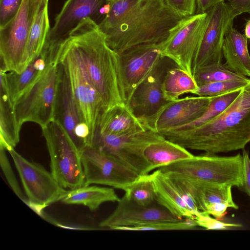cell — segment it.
Instances as JSON below:
<instances>
[{"label": "cell", "instance_id": "obj_1", "mask_svg": "<svg viewBox=\"0 0 250 250\" xmlns=\"http://www.w3.org/2000/svg\"><path fill=\"white\" fill-rule=\"evenodd\" d=\"M75 51L106 111L126 104L120 56L107 44L105 35L89 18L83 20L66 39Z\"/></svg>", "mask_w": 250, "mask_h": 250}, {"label": "cell", "instance_id": "obj_2", "mask_svg": "<svg viewBox=\"0 0 250 250\" xmlns=\"http://www.w3.org/2000/svg\"><path fill=\"white\" fill-rule=\"evenodd\" d=\"M187 149L216 154L243 149L250 142V81L222 112L199 126L159 132Z\"/></svg>", "mask_w": 250, "mask_h": 250}, {"label": "cell", "instance_id": "obj_3", "mask_svg": "<svg viewBox=\"0 0 250 250\" xmlns=\"http://www.w3.org/2000/svg\"><path fill=\"white\" fill-rule=\"evenodd\" d=\"M182 18L164 0H143L123 21L104 34L108 45L120 54L137 45L161 43Z\"/></svg>", "mask_w": 250, "mask_h": 250}, {"label": "cell", "instance_id": "obj_4", "mask_svg": "<svg viewBox=\"0 0 250 250\" xmlns=\"http://www.w3.org/2000/svg\"><path fill=\"white\" fill-rule=\"evenodd\" d=\"M159 169L163 172L201 183L229 185L242 188L244 185L242 155L220 156L206 153L171 163Z\"/></svg>", "mask_w": 250, "mask_h": 250}, {"label": "cell", "instance_id": "obj_5", "mask_svg": "<svg viewBox=\"0 0 250 250\" xmlns=\"http://www.w3.org/2000/svg\"><path fill=\"white\" fill-rule=\"evenodd\" d=\"M60 74L58 54L48 61L42 74L14 104L21 128L28 122L35 123L42 128L55 120Z\"/></svg>", "mask_w": 250, "mask_h": 250}, {"label": "cell", "instance_id": "obj_6", "mask_svg": "<svg viewBox=\"0 0 250 250\" xmlns=\"http://www.w3.org/2000/svg\"><path fill=\"white\" fill-rule=\"evenodd\" d=\"M50 158L53 176L64 188L84 186L81 153L62 125L54 120L42 128Z\"/></svg>", "mask_w": 250, "mask_h": 250}, {"label": "cell", "instance_id": "obj_7", "mask_svg": "<svg viewBox=\"0 0 250 250\" xmlns=\"http://www.w3.org/2000/svg\"><path fill=\"white\" fill-rule=\"evenodd\" d=\"M58 54L59 61L68 78L82 119L89 128L91 146L100 118L104 111L102 100L67 40L60 45Z\"/></svg>", "mask_w": 250, "mask_h": 250}, {"label": "cell", "instance_id": "obj_8", "mask_svg": "<svg viewBox=\"0 0 250 250\" xmlns=\"http://www.w3.org/2000/svg\"><path fill=\"white\" fill-rule=\"evenodd\" d=\"M40 5L35 0H23L17 15L0 27V70L20 73L25 69L27 41Z\"/></svg>", "mask_w": 250, "mask_h": 250}, {"label": "cell", "instance_id": "obj_9", "mask_svg": "<svg viewBox=\"0 0 250 250\" xmlns=\"http://www.w3.org/2000/svg\"><path fill=\"white\" fill-rule=\"evenodd\" d=\"M207 13L182 18L158 44L164 58L192 75L193 62L199 47L207 23Z\"/></svg>", "mask_w": 250, "mask_h": 250}, {"label": "cell", "instance_id": "obj_10", "mask_svg": "<svg viewBox=\"0 0 250 250\" xmlns=\"http://www.w3.org/2000/svg\"><path fill=\"white\" fill-rule=\"evenodd\" d=\"M8 151L20 176L28 206L40 213L44 208L61 201L66 190L51 172L40 164L27 160L14 149Z\"/></svg>", "mask_w": 250, "mask_h": 250}, {"label": "cell", "instance_id": "obj_11", "mask_svg": "<svg viewBox=\"0 0 250 250\" xmlns=\"http://www.w3.org/2000/svg\"><path fill=\"white\" fill-rule=\"evenodd\" d=\"M111 0H67L50 29L42 49L58 50L84 20L89 18L100 24L108 13Z\"/></svg>", "mask_w": 250, "mask_h": 250}, {"label": "cell", "instance_id": "obj_12", "mask_svg": "<svg viewBox=\"0 0 250 250\" xmlns=\"http://www.w3.org/2000/svg\"><path fill=\"white\" fill-rule=\"evenodd\" d=\"M84 185L98 184L125 191L140 176L113 156L93 146L81 152Z\"/></svg>", "mask_w": 250, "mask_h": 250}, {"label": "cell", "instance_id": "obj_13", "mask_svg": "<svg viewBox=\"0 0 250 250\" xmlns=\"http://www.w3.org/2000/svg\"><path fill=\"white\" fill-rule=\"evenodd\" d=\"M152 132L146 129L133 135L119 136L97 131L91 146L113 156L138 175H146L153 170L144 154Z\"/></svg>", "mask_w": 250, "mask_h": 250}, {"label": "cell", "instance_id": "obj_14", "mask_svg": "<svg viewBox=\"0 0 250 250\" xmlns=\"http://www.w3.org/2000/svg\"><path fill=\"white\" fill-rule=\"evenodd\" d=\"M207 13L205 29L192 63V75L202 67L222 62L225 34L233 27L236 17L230 5L225 2Z\"/></svg>", "mask_w": 250, "mask_h": 250}, {"label": "cell", "instance_id": "obj_15", "mask_svg": "<svg viewBox=\"0 0 250 250\" xmlns=\"http://www.w3.org/2000/svg\"><path fill=\"white\" fill-rule=\"evenodd\" d=\"M213 97L188 96L169 101L153 115L139 120L146 129L158 133L175 129L200 117Z\"/></svg>", "mask_w": 250, "mask_h": 250}, {"label": "cell", "instance_id": "obj_16", "mask_svg": "<svg viewBox=\"0 0 250 250\" xmlns=\"http://www.w3.org/2000/svg\"><path fill=\"white\" fill-rule=\"evenodd\" d=\"M119 55L127 104L136 88L158 69L165 58L157 43L137 45Z\"/></svg>", "mask_w": 250, "mask_h": 250}, {"label": "cell", "instance_id": "obj_17", "mask_svg": "<svg viewBox=\"0 0 250 250\" xmlns=\"http://www.w3.org/2000/svg\"><path fill=\"white\" fill-rule=\"evenodd\" d=\"M114 211L99 224L102 228L115 230L121 227H130L160 221L180 219L164 208L137 204L125 195L120 198Z\"/></svg>", "mask_w": 250, "mask_h": 250}, {"label": "cell", "instance_id": "obj_18", "mask_svg": "<svg viewBox=\"0 0 250 250\" xmlns=\"http://www.w3.org/2000/svg\"><path fill=\"white\" fill-rule=\"evenodd\" d=\"M164 75L161 65L139 85L127 102L126 104L139 119L153 115L167 102L162 90Z\"/></svg>", "mask_w": 250, "mask_h": 250}, {"label": "cell", "instance_id": "obj_19", "mask_svg": "<svg viewBox=\"0 0 250 250\" xmlns=\"http://www.w3.org/2000/svg\"><path fill=\"white\" fill-rule=\"evenodd\" d=\"M188 180L191 184L199 211L206 212L219 220L225 216L228 208H238L232 198V186Z\"/></svg>", "mask_w": 250, "mask_h": 250}, {"label": "cell", "instance_id": "obj_20", "mask_svg": "<svg viewBox=\"0 0 250 250\" xmlns=\"http://www.w3.org/2000/svg\"><path fill=\"white\" fill-rule=\"evenodd\" d=\"M149 174L154 188L155 201L159 205L180 219H194V214L168 174L159 168Z\"/></svg>", "mask_w": 250, "mask_h": 250}, {"label": "cell", "instance_id": "obj_21", "mask_svg": "<svg viewBox=\"0 0 250 250\" xmlns=\"http://www.w3.org/2000/svg\"><path fill=\"white\" fill-rule=\"evenodd\" d=\"M60 64L55 120L62 125L77 147L75 129L80 124L84 122L73 97L68 78L60 62Z\"/></svg>", "mask_w": 250, "mask_h": 250}, {"label": "cell", "instance_id": "obj_22", "mask_svg": "<svg viewBox=\"0 0 250 250\" xmlns=\"http://www.w3.org/2000/svg\"><path fill=\"white\" fill-rule=\"evenodd\" d=\"M146 129L128 105H118L103 112L96 131L119 136L133 135Z\"/></svg>", "mask_w": 250, "mask_h": 250}, {"label": "cell", "instance_id": "obj_23", "mask_svg": "<svg viewBox=\"0 0 250 250\" xmlns=\"http://www.w3.org/2000/svg\"><path fill=\"white\" fill-rule=\"evenodd\" d=\"M144 154L153 170L193 155L187 148L154 131Z\"/></svg>", "mask_w": 250, "mask_h": 250}, {"label": "cell", "instance_id": "obj_24", "mask_svg": "<svg viewBox=\"0 0 250 250\" xmlns=\"http://www.w3.org/2000/svg\"><path fill=\"white\" fill-rule=\"evenodd\" d=\"M48 61V54L42 51L21 72L0 70L3 73L9 97L14 105L42 74Z\"/></svg>", "mask_w": 250, "mask_h": 250}, {"label": "cell", "instance_id": "obj_25", "mask_svg": "<svg viewBox=\"0 0 250 250\" xmlns=\"http://www.w3.org/2000/svg\"><path fill=\"white\" fill-rule=\"evenodd\" d=\"M226 64L232 71L250 77V55L247 39L233 27L226 33L223 45Z\"/></svg>", "mask_w": 250, "mask_h": 250}, {"label": "cell", "instance_id": "obj_26", "mask_svg": "<svg viewBox=\"0 0 250 250\" xmlns=\"http://www.w3.org/2000/svg\"><path fill=\"white\" fill-rule=\"evenodd\" d=\"M0 74V146L9 151L14 149L20 141L21 127L18 123L14 104L7 89L3 73Z\"/></svg>", "mask_w": 250, "mask_h": 250}, {"label": "cell", "instance_id": "obj_27", "mask_svg": "<svg viewBox=\"0 0 250 250\" xmlns=\"http://www.w3.org/2000/svg\"><path fill=\"white\" fill-rule=\"evenodd\" d=\"M120 199L112 188L84 185L66 190L60 201L68 205H83L94 211L103 204L117 202Z\"/></svg>", "mask_w": 250, "mask_h": 250}, {"label": "cell", "instance_id": "obj_28", "mask_svg": "<svg viewBox=\"0 0 250 250\" xmlns=\"http://www.w3.org/2000/svg\"><path fill=\"white\" fill-rule=\"evenodd\" d=\"M49 30L48 3L44 0L40 6L29 33L23 60L25 68L41 54Z\"/></svg>", "mask_w": 250, "mask_h": 250}, {"label": "cell", "instance_id": "obj_29", "mask_svg": "<svg viewBox=\"0 0 250 250\" xmlns=\"http://www.w3.org/2000/svg\"><path fill=\"white\" fill-rule=\"evenodd\" d=\"M198 87L193 75L179 67L167 70L162 82L163 95L167 102L176 100L185 93L192 94Z\"/></svg>", "mask_w": 250, "mask_h": 250}, {"label": "cell", "instance_id": "obj_30", "mask_svg": "<svg viewBox=\"0 0 250 250\" xmlns=\"http://www.w3.org/2000/svg\"><path fill=\"white\" fill-rule=\"evenodd\" d=\"M193 76L200 86L211 82L237 80L249 82L250 79L230 70L226 64L222 62L202 67L193 73Z\"/></svg>", "mask_w": 250, "mask_h": 250}, {"label": "cell", "instance_id": "obj_31", "mask_svg": "<svg viewBox=\"0 0 250 250\" xmlns=\"http://www.w3.org/2000/svg\"><path fill=\"white\" fill-rule=\"evenodd\" d=\"M242 88L213 96L206 111L200 117L190 123L171 130L194 128L208 122L225 110L237 98Z\"/></svg>", "mask_w": 250, "mask_h": 250}, {"label": "cell", "instance_id": "obj_32", "mask_svg": "<svg viewBox=\"0 0 250 250\" xmlns=\"http://www.w3.org/2000/svg\"><path fill=\"white\" fill-rule=\"evenodd\" d=\"M143 0H117L110 2V9L105 18L98 25L104 33L123 21Z\"/></svg>", "mask_w": 250, "mask_h": 250}, {"label": "cell", "instance_id": "obj_33", "mask_svg": "<svg viewBox=\"0 0 250 250\" xmlns=\"http://www.w3.org/2000/svg\"><path fill=\"white\" fill-rule=\"evenodd\" d=\"M124 195L140 205L148 206L155 201V195L149 173L140 176L125 191Z\"/></svg>", "mask_w": 250, "mask_h": 250}, {"label": "cell", "instance_id": "obj_34", "mask_svg": "<svg viewBox=\"0 0 250 250\" xmlns=\"http://www.w3.org/2000/svg\"><path fill=\"white\" fill-rule=\"evenodd\" d=\"M198 226L194 219H183L176 221H160L130 227H121L115 230L128 231L180 230L193 229Z\"/></svg>", "mask_w": 250, "mask_h": 250}, {"label": "cell", "instance_id": "obj_35", "mask_svg": "<svg viewBox=\"0 0 250 250\" xmlns=\"http://www.w3.org/2000/svg\"><path fill=\"white\" fill-rule=\"evenodd\" d=\"M249 82L237 80L211 82L198 86L192 94L204 97L218 96L242 88Z\"/></svg>", "mask_w": 250, "mask_h": 250}, {"label": "cell", "instance_id": "obj_36", "mask_svg": "<svg viewBox=\"0 0 250 250\" xmlns=\"http://www.w3.org/2000/svg\"><path fill=\"white\" fill-rule=\"evenodd\" d=\"M194 219L198 226L208 230H227L231 228H240L242 225L236 223H226L211 217L206 212L199 211L195 214Z\"/></svg>", "mask_w": 250, "mask_h": 250}, {"label": "cell", "instance_id": "obj_37", "mask_svg": "<svg viewBox=\"0 0 250 250\" xmlns=\"http://www.w3.org/2000/svg\"><path fill=\"white\" fill-rule=\"evenodd\" d=\"M23 0H0V27L10 21L18 13Z\"/></svg>", "mask_w": 250, "mask_h": 250}, {"label": "cell", "instance_id": "obj_38", "mask_svg": "<svg viewBox=\"0 0 250 250\" xmlns=\"http://www.w3.org/2000/svg\"><path fill=\"white\" fill-rule=\"evenodd\" d=\"M0 164L5 177H6V179L12 189L17 195L28 205V202L27 199L23 195V193L21 192L16 179L13 174L12 169L11 168L5 153V149L2 146H0Z\"/></svg>", "mask_w": 250, "mask_h": 250}, {"label": "cell", "instance_id": "obj_39", "mask_svg": "<svg viewBox=\"0 0 250 250\" xmlns=\"http://www.w3.org/2000/svg\"><path fill=\"white\" fill-rule=\"evenodd\" d=\"M166 5L182 18L196 14V0H164Z\"/></svg>", "mask_w": 250, "mask_h": 250}, {"label": "cell", "instance_id": "obj_40", "mask_svg": "<svg viewBox=\"0 0 250 250\" xmlns=\"http://www.w3.org/2000/svg\"><path fill=\"white\" fill-rule=\"evenodd\" d=\"M244 163V185L242 189L250 197V158L249 152L242 149Z\"/></svg>", "mask_w": 250, "mask_h": 250}, {"label": "cell", "instance_id": "obj_41", "mask_svg": "<svg viewBox=\"0 0 250 250\" xmlns=\"http://www.w3.org/2000/svg\"><path fill=\"white\" fill-rule=\"evenodd\" d=\"M236 16L250 13V0H227Z\"/></svg>", "mask_w": 250, "mask_h": 250}, {"label": "cell", "instance_id": "obj_42", "mask_svg": "<svg viewBox=\"0 0 250 250\" xmlns=\"http://www.w3.org/2000/svg\"><path fill=\"white\" fill-rule=\"evenodd\" d=\"M224 1L225 0H196V14L207 13L215 5Z\"/></svg>", "mask_w": 250, "mask_h": 250}, {"label": "cell", "instance_id": "obj_43", "mask_svg": "<svg viewBox=\"0 0 250 250\" xmlns=\"http://www.w3.org/2000/svg\"><path fill=\"white\" fill-rule=\"evenodd\" d=\"M244 35L247 39H250V19L246 23Z\"/></svg>", "mask_w": 250, "mask_h": 250}, {"label": "cell", "instance_id": "obj_44", "mask_svg": "<svg viewBox=\"0 0 250 250\" xmlns=\"http://www.w3.org/2000/svg\"><path fill=\"white\" fill-rule=\"evenodd\" d=\"M36 2H37L38 3H39V4H41L42 2L44 0H35Z\"/></svg>", "mask_w": 250, "mask_h": 250}, {"label": "cell", "instance_id": "obj_45", "mask_svg": "<svg viewBox=\"0 0 250 250\" xmlns=\"http://www.w3.org/2000/svg\"><path fill=\"white\" fill-rule=\"evenodd\" d=\"M48 0H45L46 2H47V3L48 2Z\"/></svg>", "mask_w": 250, "mask_h": 250}, {"label": "cell", "instance_id": "obj_46", "mask_svg": "<svg viewBox=\"0 0 250 250\" xmlns=\"http://www.w3.org/2000/svg\"><path fill=\"white\" fill-rule=\"evenodd\" d=\"M111 1H115V0H111Z\"/></svg>", "mask_w": 250, "mask_h": 250}]
</instances>
